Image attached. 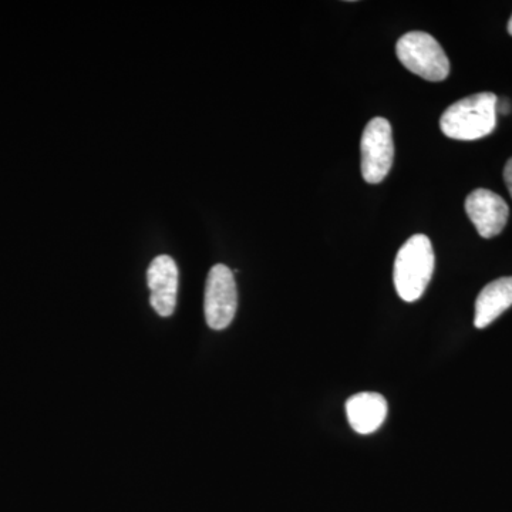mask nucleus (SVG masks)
Returning a JSON list of instances; mask_svg holds the SVG:
<instances>
[{"label": "nucleus", "instance_id": "nucleus-3", "mask_svg": "<svg viewBox=\"0 0 512 512\" xmlns=\"http://www.w3.org/2000/svg\"><path fill=\"white\" fill-rule=\"evenodd\" d=\"M396 53L407 70L429 82H443L450 73L446 52L429 33H406L397 42Z\"/></svg>", "mask_w": 512, "mask_h": 512}, {"label": "nucleus", "instance_id": "nucleus-8", "mask_svg": "<svg viewBox=\"0 0 512 512\" xmlns=\"http://www.w3.org/2000/svg\"><path fill=\"white\" fill-rule=\"evenodd\" d=\"M387 413L389 407L386 399L379 393L355 394L346 402L350 427L363 436L379 430L386 420Z\"/></svg>", "mask_w": 512, "mask_h": 512}, {"label": "nucleus", "instance_id": "nucleus-2", "mask_svg": "<svg viewBox=\"0 0 512 512\" xmlns=\"http://www.w3.org/2000/svg\"><path fill=\"white\" fill-rule=\"evenodd\" d=\"M433 245L423 234L413 235L404 242L394 261L393 281L397 295L404 302L419 301L434 274Z\"/></svg>", "mask_w": 512, "mask_h": 512}, {"label": "nucleus", "instance_id": "nucleus-11", "mask_svg": "<svg viewBox=\"0 0 512 512\" xmlns=\"http://www.w3.org/2000/svg\"><path fill=\"white\" fill-rule=\"evenodd\" d=\"M510 110H511V106H510V103H508V100H503L501 101H497V113H501V114H508L510 113Z\"/></svg>", "mask_w": 512, "mask_h": 512}, {"label": "nucleus", "instance_id": "nucleus-12", "mask_svg": "<svg viewBox=\"0 0 512 512\" xmlns=\"http://www.w3.org/2000/svg\"><path fill=\"white\" fill-rule=\"evenodd\" d=\"M508 33L512 36V16L510 19V22H508Z\"/></svg>", "mask_w": 512, "mask_h": 512}, {"label": "nucleus", "instance_id": "nucleus-5", "mask_svg": "<svg viewBox=\"0 0 512 512\" xmlns=\"http://www.w3.org/2000/svg\"><path fill=\"white\" fill-rule=\"evenodd\" d=\"M394 160L392 126L383 117L369 121L362 136V175L366 183H382Z\"/></svg>", "mask_w": 512, "mask_h": 512}, {"label": "nucleus", "instance_id": "nucleus-7", "mask_svg": "<svg viewBox=\"0 0 512 512\" xmlns=\"http://www.w3.org/2000/svg\"><path fill=\"white\" fill-rule=\"evenodd\" d=\"M151 306L163 318L173 315L177 305L178 268L171 256L154 258L147 272Z\"/></svg>", "mask_w": 512, "mask_h": 512}, {"label": "nucleus", "instance_id": "nucleus-6", "mask_svg": "<svg viewBox=\"0 0 512 512\" xmlns=\"http://www.w3.org/2000/svg\"><path fill=\"white\" fill-rule=\"evenodd\" d=\"M466 212L478 234L488 239L501 234L507 225L510 208L500 195L485 188H478L468 195Z\"/></svg>", "mask_w": 512, "mask_h": 512}, {"label": "nucleus", "instance_id": "nucleus-9", "mask_svg": "<svg viewBox=\"0 0 512 512\" xmlns=\"http://www.w3.org/2000/svg\"><path fill=\"white\" fill-rule=\"evenodd\" d=\"M512 306V276L495 279L485 286L476 301L474 325L477 329L490 326Z\"/></svg>", "mask_w": 512, "mask_h": 512}, {"label": "nucleus", "instance_id": "nucleus-10", "mask_svg": "<svg viewBox=\"0 0 512 512\" xmlns=\"http://www.w3.org/2000/svg\"><path fill=\"white\" fill-rule=\"evenodd\" d=\"M504 181L507 184L508 191L512 197V158L507 161L504 168Z\"/></svg>", "mask_w": 512, "mask_h": 512}, {"label": "nucleus", "instance_id": "nucleus-4", "mask_svg": "<svg viewBox=\"0 0 512 512\" xmlns=\"http://www.w3.org/2000/svg\"><path fill=\"white\" fill-rule=\"evenodd\" d=\"M238 308V291L234 274L228 266L218 264L211 268L205 285L204 312L208 326L224 330L231 325Z\"/></svg>", "mask_w": 512, "mask_h": 512}, {"label": "nucleus", "instance_id": "nucleus-1", "mask_svg": "<svg viewBox=\"0 0 512 512\" xmlns=\"http://www.w3.org/2000/svg\"><path fill=\"white\" fill-rule=\"evenodd\" d=\"M497 101L494 93L464 97L444 111L441 131L444 136L458 141H474L488 136L497 126Z\"/></svg>", "mask_w": 512, "mask_h": 512}]
</instances>
